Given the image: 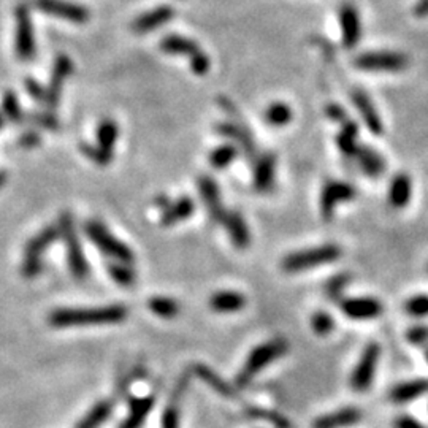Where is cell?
<instances>
[{
  "mask_svg": "<svg viewBox=\"0 0 428 428\" xmlns=\"http://www.w3.org/2000/svg\"><path fill=\"white\" fill-rule=\"evenodd\" d=\"M129 311L124 305H108L97 308H60L53 311L48 321L53 327H82V326H103V323H117L126 321Z\"/></svg>",
  "mask_w": 428,
  "mask_h": 428,
  "instance_id": "6da1fadb",
  "label": "cell"
},
{
  "mask_svg": "<svg viewBox=\"0 0 428 428\" xmlns=\"http://www.w3.org/2000/svg\"><path fill=\"white\" fill-rule=\"evenodd\" d=\"M287 351H289V344L286 340H282V338L264 343L255 349H252V352L245 363V367L241 368V371L237 376L238 387H246V385H250L255 375H259L268 363H272L276 360V358L284 355Z\"/></svg>",
  "mask_w": 428,
  "mask_h": 428,
  "instance_id": "7a4b0ae2",
  "label": "cell"
},
{
  "mask_svg": "<svg viewBox=\"0 0 428 428\" xmlns=\"http://www.w3.org/2000/svg\"><path fill=\"white\" fill-rule=\"evenodd\" d=\"M341 247L338 245H322L311 247V250H305L300 252H294L282 260V270L289 273H296V272H305V270H313V268L322 267L331 264L341 257Z\"/></svg>",
  "mask_w": 428,
  "mask_h": 428,
  "instance_id": "3957f363",
  "label": "cell"
},
{
  "mask_svg": "<svg viewBox=\"0 0 428 428\" xmlns=\"http://www.w3.org/2000/svg\"><path fill=\"white\" fill-rule=\"evenodd\" d=\"M86 235L103 254L108 255V257L114 259L116 262H122V264H134L132 250L124 245L122 241L117 240L105 225L97 223V220H89L86 224Z\"/></svg>",
  "mask_w": 428,
  "mask_h": 428,
  "instance_id": "277c9868",
  "label": "cell"
},
{
  "mask_svg": "<svg viewBox=\"0 0 428 428\" xmlns=\"http://www.w3.org/2000/svg\"><path fill=\"white\" fill-rule=\"evenodd\" d=\"M60 238H64L67 246V257L70 272L77 279H85L89 274V267L86 255L82 252V246L77 237V229L70 213H64L59 220Z\"/></svg>",
  "mask_w": 428,
  "mask_h": 428,
  "instance_id": "5b68a950",
  "label": "cell"
},
{
  "mask_svg": "<svg viewBox=\"0 0 428 428\" xmlns=\"http://www.w3.org/2000/svg\"><path fill=\"white\" fill-rule=\"evenodd\" d=\"M161 50L168 54H176V56H188L192 72L198 77H203L210 72L211 60L208 54H205L200 46L188 37L183 36H168L161 41Z\"/></svg>",
  "mask_w": 428,
  "mask_h": 428,
  "instance_id": "8992f818",
  "label": "cell"
},
{
  "mask_svg": "<svg viewBox=\"0 0 428 428\" xmlns=\"http://www.w3.org/2000/svg\"><path fill=\"white\" fill-rule=\"evenodd\" d=\"M60 238L59 227H46L45 230H41L38 235H36L29 243L26 246L24 252V262H23V274L24 278L32 279L41 272V257L46 252L54 241Z\"/></svg>",
  "mask_w": 428,
  "mask_h": 428,
  "instance_id": "52a82bcc",
  "label": "cell"
},
{
  "mask_svg": "<svg viewBox=\"0 0 428 428\" xmlns=\"http://www.w3.org/2000/svg\"><path fill=\"white\" fill-rule=\"evenodd\" d=\"M379 357H381V348H379L378 343H370L368 346L363 349L351 376L352 390L357 393H363L371 387L373 381H375Z\"/></svg>",
  "mask_w": 428,
  "mask_h": 428,
  "instance_id": "ba28073f",
  "label": "cell"
},
{
  "mask_svg": "<svg viewBox=\"0 0 428 428\" xmlns=\"http://www.w3.org/2000/svg\"><path fill=\"white\" fill-rule=\"evenodd\" d=\"M354 65L367 72H400L408 67V58L395 51H370L355 58Z\"/></svg>",
  "mask_w": 428,
  "mask_h": 428,
  "instance_id": "9c48e42d",
  "label": "cell"
},
{
  "mask_svg": "<svg viewBox=\"0 0 428 428\" xmlns=\"http://www.w3.org/2000/svg\"><path fill=\"white\" fill-rule=\"evenodd\" d=\"M357 196V191L352 184L344 181H328L322 189L321 196V213L322 218L330 220L333 218L335 210L338 205L348 203L351 200H354Z\"/></svg>",
  "mask_w": 428,
  "mask_h": 428,
  "instance_id": "30bf717a",
  "label": "cell"
},
{
  "mask_svg": "<svg viewBox=\"0 0 428 428\" xmlns=\"http://www.w3.org/2000/svg\"><path fill=\"white\" fill-rule=\"evenodd\" d=\"M16 54L21 60H31L36 56V33L31 19V13L26 6L16 10Z\"/></svg>",
  "mask_w": 428,
  "mask_h": 428,
  "instance_id": "8fae6325",
  "label": "cell"
},
{
  "mask_svg": "<svg viewBox=\"0 0 428 428\" xmlns=\"http://www.w3.org/2000/svg\"><path fill=\"white\" fill-rule=\"evenodd\" d=\"M73 70V64L68 56H60L54 62V68H53V75L50 80V85L45 89V103L50 112L56 109L60 100V94H62V87H64L65 80L70 77V73Z\"/></svg>",
  "mask_w": 428,
  "mask_h": 428,
  "instance_id": "7c38bea8",
  "label": "cell"
},
{
  "mask_svg": "<svg viewBox=\"0 0 428 428\" xmlns=\"http://www.w3.org/2000/svg\"><path fill=\"white\" fill-rule=\"evenodd\" d=\"M36 5L40 11L46 13V15L72 21L75 24H85L89 19V11L86 6L67 2V0H37Z\"/></svg>",
  "mask_w": 428,
  "mask_h": 428,
  "instance_id": "4fadbf2b",
  "label": "cell"
},
{
  "mask_svg": "<svg viewBox=\"0 0 428 428\" xmlns=\"http://www.w3.org/2000/svg\"><path fill=\"white\" fill-rule=\"evenodd\" d=\"M341 313L354 321L376 319L382 314V305L371 296H351L340 301Z\"/></svg>",
  "mask_w": 428,
  "mask_h": 428,
  "instance_id": "5bb4252c",
  "label": "cell"
},
{
  "mask_svg": "<svg viewBox=\"0 0 428 428\" xmlns=\"http://www.w3.org/2000/svg\"><path fill=\"white\" fill-rule=\"evenodd\" d=\"M340 27L343 45L352 50L362 38V21L360 13L352 4H344L340 10Z\"/></svg>",
  "mask_w": 428,
  "mask_h": 428,
  "instance_id": "9a60e30c",
  "label": "cell"
},
{
  "mask_svg": "<svg viewBox=\"0 0 428 428\" xmlns=\"http://www.w3.org/2000/svg\"><path fill=\"white\" fill-rule=\"evenodd\" d=\"M198 191L205 206L208 208L210 218L214 220V223H223L227 211L224 210L223 200H220V191L218 188L216 181L211 179L210 176L200 178Z\"/></svg>",
  "mask_w": 428,
  "mask_h": 428,
  "instance_id": "2e32d148",
  "label": "cell"
},
{
  "mask_svg": "<svg viewBox=\"0 0 428 428\" xmlns=\"http://www.w3.org/2000/svg\"><path fill=\"white\" fill-rule=\"evenodd\" d=\"M352 103L355 105L357 112L360 113L365 126L368 127L370 132L375 135H381L384 130L382 121H381V117H379L378 109L375 105H373V102L368 95L363 91H360V89H355V91L352 92Z\"/></svg>",
  "mask_w": 428,
  "mask_h": 428,
  "instance_id": "e0dca14e",
  "label": "cell"
},
{
  "mask_svg": "<svg viewBox=\"0 0 428 428\" xmlns=\"http://www.w3.org/2000/svg\"><path fill=\"white\" fill-rule=\"evenodd\" d=\"M428 393V379H412L408 382H402L392 387L389 393V400L393 405H406L424 397Z\"/></svg>",
  "mask_w": 428,
  "mask_h": 428,
  "instance_id": "ac0fdd59",
  "label": "cell"
},
{
  "mask_svg": "<svg viewBox=\"0 0 428 428\" xmlns=\"http://www.w3.org/2000/svg\"><path fill=\"white\" fill-rule=\"evenodd\" d=\"M362 420V411L357 408H341L335 412L326 414L319 419H316L314 428H348L358 424Z\"/></svg>",
  "mask_w": 428,
  "mask_h": 428,
  "instance_id": "d6986e66",
  "label": "cell"
},
{
  "mask_svg": "<svg viewBox=\"0 0 428 428\" xmlns=\"http://www.w3.org/2000/svg\"><path fill=\"white\" fill-rule=\"evenodd\" d=\"M175 10L168 5L157 6V9L144 13L140 18H137L134 23V31L138 33H146L151 31H156L159 27H162L173 19Z\"/></svg>",
  "mask_w": 428,
  "mask_h": 428,
  "instance_id": "ffe728a7",
  "label": "cell"
},
{
  "mask_svg": "<svg viewBox=\"0 0 428 428\" xmlns=\"http://www.w3.org/2000/svg\"><path fill=\"white\" fill-rule=\"evenodd\" d=\"M216 130L218 134L237 143L238 146L245 151L247 157L257 159L255 157V143L252 140L250 130L246 127L240 126L237 122H224V124H219Z\"/></svg>",
  "mask_w": 428,
  "mask_h": 428,
  "instance_id": "44dd1931",
  "label": "cell"
},
{
  "mask_svg": "<svg viewBox=\"0 0 428 428\" xmlns=\"http://www.w3.org/2000/svg\"><path fill=\"white\" fill-rule=\"evenodd\" d=\"M276 159L273 154H264L255 159L254 167V188L259 192H268L274 183Z\"/></svg>",
  "mask_w": 428,
  "mask_h": 428,
  "instance_id": "7402d4cb",
  "label": "cell"
},
{
  "mask_svg": "<svg viewBox=\"0 0 428 428\" xmlns=\"http://www.w3.org/2000/svg\"><path fill=\"white\" fill-rule=\"evenodd\" d=\"M223 223L235 246L240 247V250H246L251 245L250 229H247L246 220L241 218L240 213H227Z\"/></svg>",
  "mask_w": 428,
  "mask_h": 428,
  "instance_id": "603a6c76",
  "label": "cell"
},
{
  "mask_svg": "<svg viewBox=\"0 0 428 428\" xmlns=\"http://www.w3.org/2000/svg\"><path fill=\"white\" fill-rule=\"evenodd\" d=\"M117 135H119V129H117V124L114 121L105 119L100 122L97 129V146L95 148L99 149V153L107 165L113 159V149L117 141Z\"/></svg>",
  "mask_w": 428,
  "mask_h": 428,
  "instance_id": "cb8c5ba5",
  "label": "cell"
},
{
  "mask_svg": "<svg viewBox=\"0 0 428 428\" xmlns=\"http://www.w3.org/2000/svg\"><path fill=\"white\" fill-rule=\"evenodd\" d=\"M354 157L357 159V165L360 170L370 178L381 176L385 171L384 157L370 146H358Z\"/></svg>",
  "mask_w": 428,
  "mask_h": 428,
  "instance_id": "d4e9b609",
  "label": "cell"
},
{
  "mask_svg": "<svg viewBox=\"0 0 428 428\" xmlns=\"http://www.w3.org/2000/svg\"><path fill=\"white\" fill-rule=\"evenodd\" d=\"M412 196V181L408 175L398 173L392 178L389 186V203L393 208H405Z\"/></svg>",
  "mask_w": 428,
  "mask_h": 428,
  "instance_id": "484cf974",
  "label": "cell"
},
{
  "mask_svg": "<svg viewBox=\"0 0 428 428\" xmlns=\"http://www.w3.org/2000/svg\"><path fill=\"white\" fill-rule=\"evenodd\" d=\"M154 406V397H140L130 400V412L119 428H141Z\"/></svg>",
  "mask_w": 428,
  "mask_h": 428,
  "instance_id": "4316f807",
  "label": "cell"
},
{
  "mask_svg": "<svg viewBox=\"0 0 428 428\" xmlns=\"http://www.w3.org/2000/svg\"><path fill=\"white\" fill-rule=\"evenodd\" d=\"M336 144L340 148L341 154L349 159L355 156L358 146H360L358 144V126L354 121H351L349 117L341 122V129L336 137Z\"/></svg>",
  "mask_w": 428,
  "mask_h": 428,
  "instance_id": "83f0119b",
  "label": "cell"
},
{
  "mask_svg": "<svg viewBox=\"0 0 428 428\" xmlns=\"http://www.w3.org/2000/svg\"><path fill=\"white\" fill-rule=\"evenodd\" d=\"M194 210H196L194 200H191L189 197H181V198H178L176 202L168 203L167 206H165L161 223L165 227L173 225V224L179 223V220H184L189 216H192Z\"/></svg>",
  "mask_w": 428,
  "mask_h": 428,
  "instance_id": "f1b7e54d",
  "label": "cell"
},
{
  "mask_svg": "<svg viewBox=\"0 0 428 428\" xmlns=\"http://www.w3.org/2000/svg\"><path fill=\"white\" fill-rule=\"evenodd\" d=\"M210 306L216 313H235L246 306V296L238 292H218L211 296Z\"/></svg>",
  "mask_w": 428,
  "mask_h": 428,
  "instance_id": "f546056e",
  "label": "cell"
},
{
  "mask_svg": "<svg viewBox=\"0 0 428 428\" xmlns=\"http://www.w3.org/2000/svg\"><path fill=\"white\" fill-rule=\"evenodd\" d=\"M192 371L196 373L197 378H200L203 382L208 384L214 392L219 393V395L227 397V398L235 397V390L224 381L223 378L218 376L210 367H206V365H203V363H197L192 367Z\"/></svg>",
  "mask_w": 428,
  "mask_h": 428,
  "instance_id": "4dcf8cb0",
  "label": "cell"
},
{
  "mask_svg": "<svg viewBox=\"0 0 428 428\" xmlns=\"http://www.w3.org/2000/svg\"><path fill=\"white\" fill-rule=\"evenodd\" d=\"M113 402L112 400H102L94 408L82 417L75 428H99L103 422H107L112 416Z\"/></svg>",
  "mask_w": 428,
  "mask_h": 428,
  "instance_id": "1f68e13d",
  "label": "cell"
},
{
  "mask_svg": "<svg viewBox=\"0 0 428 428\" xmlns=\"http://www.w3.org/2000/svg\"><path fill=\"white\" fill-rule=\"evenodd\" d=\"M292 108L287 103L276 102L273 105L267 108L265 112V121L268 126L273 127H284L292 121Z\"/></svg>",
  "mask_w": 428,
  "mask_h": 428,
  "instance_id": "d6a6232c",
  "label": "cell"
},
{
  "mask_svg": "<svg viewBox=\"0 0 428 428\" xmlns=\"http://www.w3.org/2000/svg\"><path fill=\"white\" fill-rule=\"evenodd\" d=\"M148 306L156 316L164 317V319H173L179 313V305L168 296H153L149 299Z\"/></svg>",
  "mask_w": 428,
  "mask_h": 428,
  "instance_id": "836d02e7",
  "label": "cell"
},
{
  "mask_svg": "<svg viewBox=\"0 0 428 428\" xmlns=\"http://www.w3.org/2000/svg\"><path fill=\"white\" fill-rule=\"evenodd\" d=\"M237 156H238V149L235 148L233 144H223V146L216 148L210 154V164L214 168L223 170L225 167H229L235 159H237Z\"/></svg>",
  "mask_w": 428,
  "mask_h": 428,
  "instance_id": "e575fe53",
  "label": "cell"
},
{
  "mask_svg": "<svg viewBox=\"0 0 428 428\" xmlns=\"http://www.w3.org/2000/svg\"><path fill=\"white\" fill-rule=\"evenodd\" d=\"M247 417L251 419H260L265 420V422H270L274 428H292L291 420L286 419L284 416H281L279 412L274 411H268V410H262V408H247L246 410Z\"/></svg>",
  "mask_w": 428,
  "mask_h": 428,
  "instance_id": "d590c367",
  "label": "cell"
},
{
  "mask_svg": "<svg viewBox=\"0 0 428 428\" xmlns=\"http://www.w3.org/2000/svg\"><path fill=\"white\" fill-rule=\"evenodd\" d=\"M349 282H351V276L344 274V273L336 274L331 279H328L326 287H323L327 299L331 300V301L340 303L344 291H346V287L349 286Z\"/></svg>",
  "mask_w": 428,
  "mask_h": 428,
  "instance_id": "8d00e7d4",
  "label": "cell"
},
{
  "mask_svg": "<svg viewBox=\"0 0 428 428\" xmlns=\"http://www.w3.org/2000/svg\"><path fill=\"white\" fill-rule=\"evenodd\" d=\"M108 273L112 276L113 281L121 286H132L135 282V272L129 264H122V262H112L108 265Z\"/></svg>",
  "mask_w": 428,
  "mask_h": 428,
  "instance_id": "74e56055",
  "label": "cell"
},
{
  "mask_svg": "<svg viewBox=\"0 0 428 428\" xmlns=\"http://www.w3.org/2000/svg\"><path fill=\"white\" fill-rule=\"evenodd\" d=\"M405 313L414 319H424L428 316V295H414L405 303Z\"/></svg>",
  "mask_w": 428,
  "mask_h": 428,
  "instance_id": "f35d334b",
  "label": "cell"
},
{
  "mask_svg": "<svg viewBox=\"0 0 428 428\" xmlns=\"http://www.w3.org/2000/svg\"><path fill=\"white\" fill-rule=\"evenodd\" d=\"M311 326H313V330L316 331L317 335L326 336V335H328V333H331V331H333L335 319L326 311H317L313 316Z\"/></svg>",
  "mask_w": 428,
  "mask_h": 428,
  "instance_id": "ab89813d",
  "label": "cell"
},
{
  "mask_svg": "<svg viewBox=\"0 0 428 428\" xmlns=\"http://www.w3.org/2000/svg\"><path fill=\"white\" fill-rule=\"evenodd\" d=\"M2 109H4V114L6 117H9L10 121H13V122H21V121H23V112H21L18 97L13 92H6L4 95Z\"/></svg>",
  "mask_w": 428,
  "mask_h": 428,
  "instance_id": "60d3db41",
  "label": "cell"
},
{
  "mask_svg": "<svg viewBox=\"0 0 428 428\" xmlns=\"http://www.w3.org/2000/svg\"><path fill=\"white\" fill-rule=\"evenodd\" d=\"M162 428H179V402L171 398L162 414Z\"/></svg>",
  "mask_w": 428,
  "mask_h": 428,
  "instance_id": "b9f144b4",
  "label": "cell"
},
{
  "mask_svg": "<svg viewBox=\"0 0 428 428\" xmlns=\"http://www.w3.org/2000/svg\"><path fill=\"white\" fill-rule=\"evenodd\" d=\"M406 340L414 346H425L428 343V327L424 323H416V326L410 327V330L406 331Z\"/></svg>",
  "mask_w": 428,
  "mask_h": 428,
  "instance_id": "7bdbcfd3",
  "label": "cell"
},
{
  "mask_svg": "<svg viewBox=\"0 0 428 428\" xmlns=\"http://www.w3.org/2000/svg\"><path fill=\"white\" fill-rule=\"evenodd\" d=\"M393 428H428L422 422H419L417 419H414L408 414H402L395 420H393Z\"/></svg>",
  "mask_w": 428,
  "mask_h": 428,
  "instance_id": "ee69618b",
  "label": "cell"
},
{
  "mask_svg": "<svg viewBox=\"0 0 428 428\" xmlns=\"http://www.w3.org/2000/svg\"><path fill=\"white\" fill-rule=\"evenodd\" d=\"M327 114L336 122H343L344 119H348L346 112H344L340 105H336V103H331V105L327 107Z\"/></svg>",
  "mask_w": 428,
  "mask_h": 428,
  "instance_id": "f6af8a7d",
  "label": "cell"
},
{
  "mask_svg": "<svg viewBox=\"0 0 428 428\" xmlns=\"http://www.w3.org/2000/svg\"><path fill=\"white\" fill-rule=\"evenodd\" d=\"M27 91H29L31 95H33L37 100H45V89H41V86L36 81H27Z\"/></svg>",
  "mask_w": 428,
  "mask_h": 428,
  "instance_id": "bcb514c9",
  "label": "cell"
},
{
  "mask_svg": "<svg viewBox=\"0 0 428 428\" xmlns=\"http://www.w3.org/2000/svg\"><path fill=\"white\" fill-rule=\"evenodd\" d=\"M414 15L417 18L428 16V0H417L416 5H414Z\"/></svg>",
  "mask_w": 428,
  "mask_h": 428,
  "instance_id": "7dc6e473",
  "label": "cell"
},
{
  "mask_svg": "<svg viewBox=\"0 0 428 428\" xmlns=\"http://www.w3.org/2000/svg\"><path fill=\"white\" fill-rule=\"evenodd\" d=\"M38 143V137L36 134H24L23 138H21V144L23 146H33V144Z\"/></svg>",
  "mask_w": 428,
  "mask_h": 428,
  "instance_id": "c3c4849f",
  "label": "cell"
},
{
  "mask_svg": "<svg viewBox=\"0 0 428 428\" xmlns=\"http://www.w3.org/2000/svg\"><path fill=\"white\" fill-rule=\"evenodd\" d=\"M4 183H5V173H2V171H0V188H2Z\"/></svg>",
  "mask_w": 428,
  "mask_h": 428,
  "instance_id": "681fc988",
  "label": "cell"
},
{
  "mask_svg": "<svg viewBox=\"0 0 428 428\" xmlns=\"http://www.w3.org/2000/svg\"><path fill=\"white\" fill-rule=\"evenodd\" d=\"M2 126H4V116L0 114V127H2Z\"/></svg>",
  "mask_w": 428,
  "mask_h": 428,
  "instance_id": "f907efd6",
  "label": "cell"
},
{
  "mask_svg": "<svg viewBox=\"0 0 428 428\" xmlns=\"http://www.w3.org/2000/svg\"><path fill=\"white\" fill-rule=\"evenodd\" d=\"M425 357H427V362H428V349H427V354H425Z\"/></svg>",
  "mask_w": 428,
  "mask_h": 428,
  "instance_id": "816d5d0a",
  "label": "cell"
}]
</instances>
